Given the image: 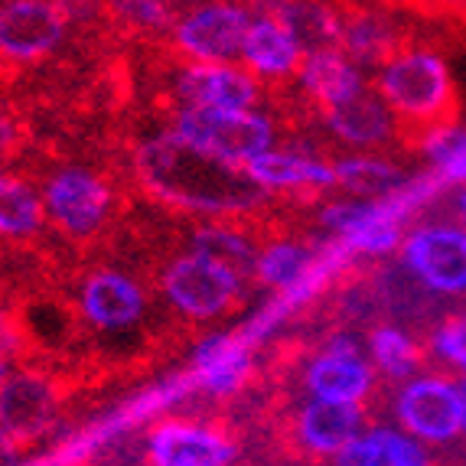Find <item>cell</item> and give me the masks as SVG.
<instances>
[{
	"label": "cell",
	"instance_id": "obj_32",
	"mask_svg": "<svg viewBox=\"0 0 466 466\" xmlns=\"http://www.w3.org/2000/svg\"><path fill=\"white\" fill-rule=\"evenodd\" d=\"M53 4L59 7L66 24H72V20H88V16L98 10V0H53Z\"/></svg>",
	"mask_w": 466,
	"mask_h": 466
},
{
	"label": "cell",
	"instance_id": "obj_7",
	"mask_svg": "<svg viewBox=\"0 0 466 466\" xmlns=\"http://www.w3.org/2000/svg\"><path fill=\"white\" fill-rule=\"evenodd\" d=\"M251 26V10L235 0H206L189 14L177 16L173 43L193 63H235L241 59L245 33Z\"/></svg>",
	"mask_w": 466,
	"mask_h": 466
},
{
	"label": "cell",
	"instance_id": "obj_29",
	"mask_svg": "<svg viewBox=\"0 0 466 466\" xmlns=\"http://www.w3.org/2000/svg\"><path fill=\"white\" fill-rule=\"evenodd\" d=\"M193 248L206 251V255L218 258V261H226V265H232L235 271H241V274L255 268V251H251L248 238L238 235L235 228H222V226L196 228Z\"/></svg>",
	"mask_w": 466,
	"mask_h": 466
},
{
	"label": "cell",
	"instance_id": "obj_34",
	"mask_svg": "<svg viewBox=\"0 0 466 466\" xmlns=\"http://www.w3.org/2000/svg\"><path fill=\"white\" fill-rule=\"evenodd\" d=\"M16 350V336L10 329V319L0 313V356H10Z\"/></svg>",
	"mask_w": 466,
	"mask_h": 466
},
{
	"label": "cell",
	"instance_id": "obj_11",
	"mask_svg": "<svg viewBox=\"0 0 466 466\" xmlns=\"http://www.w3.org/2000/svg\"><path fill=\"white\" fill-rule=\"evenodd\" d=\"M177 95L183 108L241 111L255 108L261 98L258 78L232 63H189L177 76Z\"/></svg>",
	"mask_w": 466,
	"mask_h": 466
},
{
	"label": "cell",
	"instance_id": "obj_9",
	"mask_svg": "<svg viewBox=\"0 0 466 466\" xmlns=\"http://www.w3.org/2000/svg\"><path fill=\"white\" fill-rule=\"evenodd\" d=\"M66 36L53 0H0V56L14 63L46 59Z\"/></svg>",
	"mask_w": 466,
	"mask_h": 466
},
{
	"label": "cell",
	"instance_id": "obj_6",
	"mask_svg": "<svg viewBox=\"0 0 466 466\" xmlns=\"http://www.w3.org/2000/svg\"><path fill=\"white\" fill-rule=\"evenodd\" d=\"M395 418L424 443H451L463 434V404L460 381L443 375H411L395 395Z\"/></svg>",
	"mask_w": 466,
	"mask_h": 466
},
{
	"label": "cell",
	"instance_id": "obj_3",
	"mask_svg": "<svg viewBox=\"0 0 466 466\" xmlns=\"http://www.w3.org/2000/svg\"><path fill=\"white\" fill-rule=\"evenodd\" d=\"M173 134L199 154L212 157L226 167H241L274 147L271 117L255 108L241 111H206V108H179L173 121Z\"/></svg>",
	"mask_w": 466,
	"mask_h": 466
},
{
	"label": "cell",
	"instance_id": "obj_35",
	"mask_svg": "<svg viewBox=\"0 0 466 466\" xmlns=\"http://www.w3.org/2000/svg\"><path fill=\"white\" fill-rule=\"evenodd\" d=\"M14 137H16L14 125H10V121L4 115H0V154H4V150H7L10 144H14Z\"/></svg>",
	"mask_w": 466,
	"mask_h": 466
},
{
	"label": "cell",
	"instance_id": "obj_36",
	"mask_svg": "<svg viewBox=\"0 0 466 466\" xmlns=\"http://www.w3.org/2000/svg\"><path fill=\"white\" fill-rule=\"evenodd\" d=\"M460 404H463V434H466V379L460 381Z\"/></svg>",
	"mask_w": 466,
	"mask_h": 466
},
{
	"label": "cell",
	"instance_id": "obj_27",
	"mask_svg": "<svg viewBox=\"0 0 466 466\" xmlns=\"http://www.w3.org/2000/svg\"><path fill=\"white\" fill-rule=\"evenodd\" d=\"M420 150L437 167L434 177L441 183L466 187V131L453 125H441L420 137Z\"/></svg>",
	"mask_w": 466,
	"mask_h": 466
},
{
	"label": "cell",
	"instance_id": "obj_37",
	"mask_svg": "<svg viewBox=\"0 0 466 466\" xmlns=\"http://www.w3.org/2000/svg\"><path fill=\"white\" fill-rule=\"evenodd\" d=\"M7 375H10V369H7V356H0V385L7 381Z\"/></svg>",
	"mask_w": 466,
	"mask_h": 466
},
{
	"label": "cell",
	"instance_id": "obj_17",
	"mask_svg": "<svg viewBox=\"0 0 466 466\" xmlns=\"http://www.w3.org/2000/svg\"><path fill=\"white\" fill-rule=\"evenodd\" d=\"M241 173L255 183L261 193H284V189H329L336 187L333 164L319 160L303 150L268 147L255 160L241 167Z\"/></svg>",
	"mask_w": 466,
	"mask_h": 466
},
{
	"label": "cell",
	"instance_id": "obj_38",
	"mask_svg": "<svg viewBox=\"0 0 466 466\" xmlns=\"http://www.w3.org/2000/svg\"><path fill=\"white\" fill-rule=\"evenodd\" d=\"M460 212H463V218H466V189H463V196H460Z\"/></svg>",
	"mask_w": 466,
	"mask_h": 466
},
{
	"label": "cell",
	"instance_id": "obj_22",
	"mask_svg": "<svg viewBox=\"0 0 466 466\" xmlns=\"http://www.w3.org/2000/svg\"><path fill=\"white\" fill-rule=\"evenodd\" d=\"M339 49L359 69L381 66L401 49V36H398V26L379 10H352L339 16Z\"/></svg>",
	"mask_w": 466,
	"mask_h": 466
},
{
	"label": "cell",
	"instance_id": "obj_31",
	"mask_svg": "<svg viewBox=\"0 0 466 466\" xmlns=\"http://www.w3.org/2000/svg\"><path fill=\"white\" fill-rule=\"evenodd\" d=\"M431 342H434V352L443 362H451V366L466 372V313L443 319L441 327L434 329V339Z\"/></svg>",
	"mask_w": 466,
	"mask_h": 466
},
{
	"label": "cell",
	"instance_id": "obj_28",
	"mask_svg": "<svg viewBox=\"0 0 466 466\" xmlns=\"http://www.w3.org/2000/svg\"><path fill=\"white\" fill-rule=\"evenodd\" d=\"M43 206L26 183L14 177H0V232L4 235H30L36 232Z\"/></svg>",
	"mask_w": 466,
	"mask_h": 466
},
{
	"label": "cell",
	"instance_id": "obj_18",
	"mask_svg": "<svg viewBox=\"0 0 466 466\" xmlns=\"http://www.w3.org/2000/svg\"><path fill=\"white\" fill-rule=\"evenodd\" d=\"M303 43L297 30L278 16H251V26L245 33L241 59L251 76L261 78H288L297 76L303 59Z\"/></svg>",
	"mask_w": 466,
	"mask_h": 466
},
{
	"label": "cell",
	"instance_id": "obj_5",
	"mask_svg": "<svg viewBox=\"0 0 466 466\" xmlns=\"http://www.w3.org/2000/svg\"><path fill=\"white\" fill-rule=\"evenodd\" d=\"M420 196H385V199H342L319 212V222L342 241V248L362 251V255H389L404 238V216L411 202Z\"/></svg>",
	"mask_w": 466,
	"mask_h": 466
},
{
	"label": "cell",
	"instance_id": "obj_24",
	"mask_svg": "<svg viewBox=\"0 0 466 466\" xmlns=\"http://www.w3.org/2000/svg\"><path fill=\"white\" fill-rule=\"evenodd\" d=\"M317 255L313 248L300 245V241H271L265 251L255 255V268L251 274L258 284H265L271 290H307L317 274Z\"/></svg>",
	"mask_w": 466,
	"mask_h": 466
},
{
	"label": "cell",
	"instance_id": "obj_26",
	"mask_svg": "<svg viewBox=\"0 0 466 466\" xmlns=\"http://www.w3.org/2000/svg\"><path fill=\"white\" fill-rule=\"evenodd\" d=\"M369 362L385 379H411L420 366V346L401 327H375L369 333Z\"/></svg>",
	"mask_w": 466,
	"mask_h": 466
},
{
	"label": "cell",
	"instance_id": "obj_23",
	"mask_svg": "<svg viewBox=\"0 0 466 466\" xmlns=\"http://www.w3.org/2000/svg\"><path fill=\"white\" fill-rule=\"evenodd\" d=\"M251 375V346L241 339H209L196 356V381L209 395H235Z\"/></svg>",
	"mask_w": 466,
	"mask_h": 466
},
{
	"label": "cell",
	"instance_id": "obj_13",
	"mask_svg": "<svg viewBox=\"0 0 466 466\" xmlns=\"http://www.w3.org/2000/svg\"><path fill=\"white\" fill-rule=\"evenodd\" d=\"M150 466H232L235 443L196 420H164L147 437Z\"/></svg>",
	"mask_w": 466,
	"mask_h": 466
},
{
	"label": "cell",
	"instance_id": "obj_16",
	"mask_svg": "<svg viewBox=\"0 0 466 466\" xmlns=\"http://www.w3.org/2000/svg\"><path fill=\"white\" fill-rule=\"evenodd\" d=\"M297 78H300L303 95H307L319 111L342 105V101L356 98L359 92L369 88L366 78H362V69H359L339 46L307 49L300 59V69H297Z\"/></svg>",
	"mask_w": 466,
	"mask_h": 466
},
{
	"label": "cell",
	"instance_id": "obj_30",
	"mask_svg": "<svg viewBox=\"0 0 466 466\" xmlns=\"http://www.w3.org/2000/svg\"><path fill=\"white\" fill-rule=\"evenodd\" d=\"M108 7L127 30L170 33L177 24L173 0H108Z\"/></svg>",
	"mask_w": 466,
	"mask_h": 466
},
{
	"label": "cell",
	"instance_id": "obj_25",
	"mask_svg": "<svg viewBox=\"0 0 466 466\" xmlns=\"http://www.w3.org/2000/svg\"><path fill=\"white\" fill-rule=\"evenodd\" d=\"M336 170V187L352 193L356 199H385V196L398 193L404 187V173L395 164H389L385 157L372 154H356L342 157Z\"/></svg>",
	"mask_w": 466,
	"mask_h": 466
},
{
	"label": "cell",
	"instance_id": "obj_20",
	"mask_svg": "<svg viewBox=\"0 0 466 466\" xmlns=\"http://www.w3.org/2000/svg\"><path fill=\"white\" fill-rule=\"evenodd\" d=\"M147 297L134 278L121 271H98L82 288V313L98 329H127L144 317Z\"/></svg>",
	"mask_w": 466,
	"mask_h": 466
},
{
	"label": "cell",
	"instance_id": "obj_15",
	"mask_svg": "<svg viewBox=\"0 0 466 466\" xmlns=\"http://www.w3.org/2000/svg\"><path fill=\"white\" fill-rule=\"evenodd\" d=\"M53 381L36 372L7 375L0 385V428L14 441H33L53 424L56 418Z\"/></svg>",
	"mask_w": 466,
	"mask_h": 466
},
{
	"label": "cell",
	"instance_id": "obj_1",
	"mask_svg": "<svg viewBox=\"0 0 466 466\" xmlns=\"http://www.w3.org/2000/svg\"><path fill=\"white\" fill-rule=\"evenodd\" d=\"M137 173L160 199L193 212H241L261 202V189L245 173L193 150L173 131L137 150Z\"/></svg>",
	"mask_w": 466,
	"mask_h": 466
},
{
	"label": "cell",
	"instance_id": "obj_14",
	"mask_svg": "<svg viewBox=\"0 0 466 466\" xmlns=\"http://www.w3.org/2000/svg\"><path fill=\"white\" fill-rule=\"evenodd\" d=\"M362 431H366V411L359 401L310 398L294 418L297 443L313 457H336Z\"/></svg>",
	"mask_w": 466,
	"mask_h": 466
},
{
	"label": "cell",
	"instance_id": "obj_12",
	"mask_svg": "<svg viewBox=\"0 0 466 466\" xmlns=\"http://www.w3.org/2000/svg\"><path fill=\"white\" fill-rule=\"evenodd\" d=\"M108 209L111 189L88 170H59L46 183V212L56 218V226L76 238L98 232L101 222L108 218Z\"/></svg>",
	"mask_w": 466,
	"mask_h": 466
},
{
	"label": "cell",
	"instance_id": "obj_2",
	"mask_svg": "<svg viewBox=\"0 0 466 466\" xmlns=\"http://www.w3.org/2000/svg\"><path fill=\"white\" fill-rule=\"evenodd\" d=\"M375 92L401 125L418 127L420 137L441 125H451L457 115L451 66L434 49H398L375 72Z\"/></svg>",
	"mask_w": 466,
	"mask_h": 466
},
{
	"label": "cell",
	"instance_id": "obj_33",
	"mask_svg": "<svg viewBox=\"0 0 466 466\" xmlns=\"http://www.w3.org/2000/svg\"><path fill=\"white\" fill-rule=\"evenodd\" d=\"M0 466H16V443L4 428H0Z\"/></svg>",
	"mask_w": 466,
	"mask_h": 466
},
{
	"label": "cell",
	"instance_id": "obj_4",
	"mask_svg": "<svg viewBox=\"0 0 466 466\" xmlns=\"http://www.w3.org/2000/svg\"><path fill=\"white\" fill-rule=\"evenodd\" d=\"M241 278L232 265L206 255V251H183L164 271V294L173 310L187 319H216L228 313L241 297Z\"/></svg>",
	"mask_w": 466,
	"mask_h": 466
},
{
	"label": "cell",
	"instance_id": "obj_21",
	"mask_svg": "<svg viewBox=\"0 0 466 466\" xmlns=\"http://www.w3.org/2000/svg\"><path fill=\"white\" fill-rule=\"evenodd\" d=\"M336 466H431V460L411 434L395 428H369L336 453Z\"/></svg>",
	"mask_w": 466,
	"mask_h": 466
},
{
	"label": "cell",
	"instance_id": "obj_19",
	"mask_svg": "<svg viewBox=\"0 0 466 466\" xmlns=\"http://www.w3.org/2000/svg\"><path fill=\"white\" fill-rule=\"evenodd\" d=\"M323 125L342 144L369 150V147H379V144H389L395 137L398 117L391 115V108L379 98L375 88H366L356 98L323 111Z\"/></svg>",
	"mask_w": 466,
	"mask_h": 466
},
{
	"label": "cell",
	"instance_id": "obj_10",
	"mask_svg": "<svg viewBox=\"0 0 466 466\" xmlns=\"http://www.w3.org/2000/svg\"><path fill=\"white\" fill-rule=\"evenodd\" d=\"M303 389L310 398L362 404L372 389V362L356 339L333 336L303 369Z\"/></svg>",
	"mask_w": 466,
	"mask_h": 466
},
{
	"label": "cell",
	"instance_id": "obj_8",
	"mask_svg": "<svg viewBox=\"0 0 466 466\" xmlns=\"http://www.w3.org/2000/svg\"><path fill=\"white\" fill-rule=\"evenodd\" d=\"M404 271L434 294H466V228L451 222L418 226L401 241Z\"/></svg>",
	"mask_w": 466,
	"mask_h": 466
}]
</instances>
